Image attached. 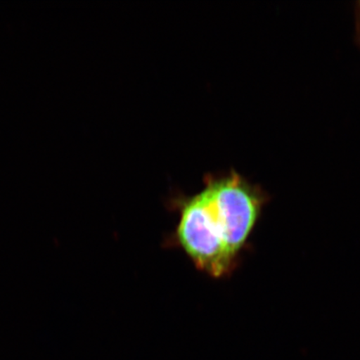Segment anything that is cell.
Returning a JSON list of instances; mask_svg holds the SVG:
<instances>
[{"label":"cell","instance_id":"1","mask_svg":"<svg viewBox=\"0 0 360 360\" xmlns=\"http://www.w3.org/2000/svg\"><path fill=\"white\" fill-rule=\"evenodd\" d=\"M202 182L199 192L169 200L178 222L165 245L178 248L199 271L219 280L240 265L269 196L233 169L206 174Z\"/></svg>","mask_w":360,"mask_h":360}]
</instances>
